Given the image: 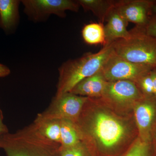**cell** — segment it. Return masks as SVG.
Returning a JSON list of instances; mask_svg holds the SVG:
<instances>
[{"instance_id":"cell-1","label":"cell","mask_w":156,"mask_h":156,"mask_svg":"<svg viewBox=\"0 0 156 156\" xmlns=\"http://www.w3.org/2000/svg\"><path fill=\"white\" fill-rule=\"evenodd\" d=\"M75 124L83 139L94 141L93 156L119 155L128 132L121 120L104 110L90 111L83 108Z\"/></svg>"},{"instance_id":"cell-2","label":"cell","mask_w":156,"mask_h":156,"mask_svg":"<svg viewBox=\"0 0 156 156\" xmlns=\"http://www.w3.org/2000/svg\"><path fill=\"white\" fill-rule=\"evenodd\" d=\"M7 156H62L61 146L43 136L34 123L14 133L0 134Z\"/></svg>"},{"instance_id":"cell-3","label":"cell","mask_w":156,"mask_h":156,"mask_svg":"<svg viewBox=\"0 0 156 156\" xmlns=\"http://www.w3.org/2000/svg\"><path fill=\"white\" fill-rule=\"evenodd\" d=\"M113 51L111 44L104 46L97 53H86L80 57L63 62L58 68V80L54 97L70 92L81 81L100 71Z\"/></svg>"},{"instance_id":"cell-4","label":"cell","mask_w":156,"mask_h":156,"mask_svg":"<svg viewBox=\"0 0 156 156\" xmlns=\"http://www.w3.org/2000/svg\"><path fill=\"white\" fill-rule=\"evenodd\" d=\"M130 32L129 38L112 43L114 52L128 61L156 69V38L148 35L143 27L136 26Z\"/></svg>"},{"instance_id":"cell-5","label":"cell","mask_w":156,"mask_h":156,"mask_svg":"<svg viewBox=\"0 0 156 156\" xmlns=\"http://www.w3.org/2000/svg\"><path fill=\"white\" fill-rule=\"evenodd\" d=\"M21 3L24 14L35 23L46 21L51 15L65 18L66 11L78 12L80 7L77 0H22Z\"/></svg>"},{"instance_id":"cell-6","label":"cell","mask_w":156,"mask_h":156,"mask_svg":"<svg viewBox=\"0 0 156 156\" xmlns=\"http://www.w3.org/2000/svg\"><path fill=\"white\" fill-rule=\"evenodd\" d=\"M153 69L149 66L128 61L113 51L102 66L101 71L108 82L130 80L135 83L140 78Z\"/></svg>"},{"instance_id":"cell-7","label":"cell","mask_w":156,"mask_h":156,"mask_svg":"<svg viewBox=\"0 0 156 156\" xmlns=\"http://www.w3.org/2000/svg\"><path fill=\"white\" fill-rule=\"evenodd\" d=\"M88 97L67 92L53 98L48 109L39 115L46 119L67 120L76 123Z\"/></svg>"},{"instance_id":"cell-8","label":"cell","mask_w":156,"mask_h":156,"mask_svg":"<svg viewBox=\"0 0 156 156\" xmlns=\"http://www.w3.org/2000/svg\"><path fill=\"white\" fill-rule=\"evenodd\" d=\"M154 0L115 1V8L127 22L144 28L152 14Z\"/></svg>"},{"instance_id":"cell-9","label":"cell","mask_w":156,"mask_h":156,"mask_svg":"<svg viewBox=\"0 0 156 156\" xmlns=\"http://www.w3.org/2000/svg\"><path fill=\"white\" fill-rule=\"evenodd\" d=\"M102 96L120 105L132 103L144 97L135 83L130 80L108 82Z\"/></svg>"},{"instance_id":"cell-10","label":"cell","mask_w":156,"mask_h":156,"mask_svg":"<svg viewBox=\"0 0 156 156\" xmlns=\"http://www.w3.org/2000/svg\"><path fill=\"white\" fill-rule=\"evenodd\" d=\"M155 97L143 98L135 105L134 116L140 138L149 142L151 132L156 118V101Z\"/></svg>"},{"instance_id":"cell-11","label":"cell","mask_w":156,"mask_h":156,"mask_svg":"<svg viewBox=\"0 0 156 156\" xmlns=\"http://www.w3.org/2000/svg\"><path fill=\"white\" fill-rule=\"evenodd\" d=\"M104 25L106 45L111 44L119 39H127L131 36L127 29L128 22L119 14L115 7L107 17Z\"/></svg>"},{"instance_id":"cell-12","label":"cell","mask_w":156,"mask_h":156,"mask_svg":"<svg viewBox=\"0 0 156 156\" xmlns=\"http://www.w3.org/2000/svg\"><path fill=\"white\" fill-rule=\"evenodd\" d=\"M20 0H0L1 28L7 35L14 34L20 22Z\"/></svg>"},{"instance_id":"cell-13","label":"cell","mask_w":156,"mask_h":156,"mask_svg":"<svg viewBox=\"0 0 156 156\" xmlns=\"http://www.w3.org/2000/svg\"><path fill=\"white\" fill-rule=\"evenodd\" d=\"M107 83L101 70L94 75L81 81L70 92L90 98L102 96Z\"/></svg>"},{"instance_id":"cell-14","label":"cell","mask_w":156,"mask_h":156,"mask_svg":"<svg viewBox=\"0 0 156 156\" xmlns=\"http://www.w3.org/2000/svg\"><path fill=\"white\" fill-rule=\"evenodd\" d=\"M77 2L84 11H91L98 18L99 23L103 24L115 2L112 0H77Z\"/></svg>"},{"instance_id":"cell-15","label":"cell","mask_w":156,"mask_h":156,"mask_svg":"<svg viewBox=\"0 0 156 156\" xmlns=\"http://www.w3.org/2000/svg\"><path fill=\"white\" fill-rule=\"evenodd\" d=\"M39 132L51 141L60 144V120L46 119L38 114L34 122Z\"/></svg>"},{"instance_id":"cell-16","label":"cell","mask_w":156,"mask_h":156,"mask_svg":"<svg viewBox=\"0 0 156 156\" xmlns=\"http://www.w3.org/2000/svg\"><path fill=\"white\" fill-rule=\"evenodd\" d=\"M60 122L61 147H70L81 142L83 136L75 123L64 119L60 120Z\"/></svg>"},{"instance_id":"cell-17","label":"cell","mask_w":156,"mask_h":156,"mask_svg":"<svg viewBox=\"0 0 156 156\" xmlns=\"http://www.w3.org/2000/svg\"><path fill=\"white\" fill-rule=\"evenodd\" d=\"M84 41L89 45H106L104 25L101 23H91L84 26L82 31Z\"/></svg>"},{"instance_id":"cell-18","label":"cell","mask_w":156,"mask_h":156,"mask_svg":"<svg viewBox=\"0 0 156 156\" xmlns=\"http://www.w3.org/2000/svg\"><path fill=\"white\" fill-rule=\"evenodd\" d=\"M122 156H155V154L149 142L140 137Z\"/></svg>"},{"instance_id":"cell-19","label":"cell","mask_w":156,"mask_h":156,"mask_svg":"<svg viewBox=\"0 0 156 156\" xmlns=\"http://www.w3.org/2000/svg\"><path fill=\"white\" fill-rule=\"evenodd\" d=\"M61 153L62 156H93L89 144L83 139L73 146L61 147Z\"/></svg>"},{"instance_id":"cell-20","label":"cell","mask_w":156,"mask_h":156,"mask_svg":"<svg viewBox=\"0 0 156 156\" xmlns=\"http://www.w3.org/2000/svg\"><path fill=\"white\" fill-rule=\"evenodd\" d=\"M151 71V70L140 78L135 83L144 97H154L153 81Z\"/></svg>"},{"instance_id":"cell-21","label":"cell","mask_w":156,"mask_h":156,"mask_svg":"<svg viewBox=\"0 0 156 156\" xmlns=\"http://www.w3.org/2000/svg\"><path fill=\"white\" fill-rule=\"evenodd\" d=\"M144 29L148 35L156 38V14H152Z\"/></svg>"},{"instance_id":"cell-22","label":"cell","mask_w":156,"mask_h":156,"mask_svg":"<svg viewBox=\"0 0 156 156\" xmlns=\"http://www.w3.org/2000/svg\"><path fill=\"white\" fill-rule=\"evenodd\" d=\"M11 72V70L9 67L0 63V78H4L9 76Z\"/></svg>"},{"instance_id":"cell-23","label":"cell","mask_w":156,"mask_h":156,"mask_svg":"<svg viewBox=\"0 0 156 156\" xmlns=\"http://www.w3.org/2000/svg\"><path fill=\"white\" fill-rule=\"evenodd\" d=\"M2 112L0 108V134L9 132L7 126L4 122Z\"/></svg>"},{"instance_id":"cell-24","label":"cell","mask_w":156,"mask_h":156,"mask_svg":"<svg viewBox=\"0 0 156 156\" xmlns=\"http://www.w3.org/2000/svg\"><path fill=\"white\" fill-rule=\"evenodd\" d=\"M151 74L153 81L154 97L156 98V69H154L152 70Z\"/></svg>"},{"instance_id":"cell-25","label":"cell","mask_w":156,"mask_h":156,"mask_svg":"<svg viewBox=\"0 0 156 156\" xmlns=\"http://www.w3.org/2000/svg\"><path fill=\"white\" fill-rule=\"evenodd\" d=\"M152 14H156V0H154L152 8Z\"/></svg>"},{"instance_id":"cell-26","label":"cell","mask_w":156,"mask_h":156,"mask_svg":"<svg viewBox=\"0 0 156 156\" xmlns=\"http://www.w3.org/2000/svg\"><path fill=\"white\" fill-rule=\"evenodd\" d=\"M0 27H1V21H0Z\"/></svg>"}]
</instances>
